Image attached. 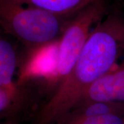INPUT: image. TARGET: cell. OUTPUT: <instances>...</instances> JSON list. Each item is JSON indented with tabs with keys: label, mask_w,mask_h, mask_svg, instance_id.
<instances>
[{
	"label": "cell",
	"mask_w": 124,
	"mask_h": 124,
	"mask_svg": "<svg viewBox=\"0 0 124 124\" xmlns=\"http://www.w3.org/2000/svg\"><path fill=\"white\" fill-rule=\"evenodd\" d=\"M124 54V10L118 6L90 32L70 73L37 112L34 124H57Z\"/></svg>",
	"instance_id": "6da1fadb"
},
{
	"label": "cell",
	"mask_w": 124,
	"mask_h": 124,
	"mask_svg": "<svg viewBox=\"0 0 124 124\" xmlns=\"http://www.w3.org/2000/svg\"><path fill=\"white\" fill-rule=\"evenodd\" d=\"M75 15H59L15 0H0L1 28L22 43L28 54L57 44Z\"/></svg>",
	"instance_id": "7a4b0ae2"
},
{
	"label": "cell",
	"mask_w": 124,
	"mask_h": 124,
	"mask_svg": "<svg viewBox=\"0 0 124 124\" xmlns=\"http://www.w3.org/2000/svg\"><path fill=\"white\" fill-rule=\"evenodd\" d=\"M110 0H100L88 6L70 20L57 44L53 70L48 84L53 93L70 73L90 32L110 10Z\"/></svg>",
	"instance_id": "3957f363"
},
{
	"label": "cell",
	"mask_w": 124,
	"mask_h": 124,
	"mask_svg": "<svg viewBox=\"0 0 124 124\" xmlns=\"http://www.w3.org/2000/svg\"><path fill=\"white\" fill-rule=\"evenodd\" d=\"M34 94L25 83L15 82L0 86V118L3 121L20 122L32 106Z\"/></svg>",
	"instance_id": "277c9868"
},
{
	"label": "cell",
	"mask_w": 124,
	"mask_h": 124,
	"mask_svg": "<svg viewBox=\"0 0 124 124\" xmlns=\"http://www.w3.org/2000/svg\"><path fill=\"white\" fill-rule=\"evenodd\" d=\"M86 101L124 103V62L116 65L90 86L77 103Z\"/></svg>",
	"instance_id": "5b68a950"
},
{
	"label": "cell",
	"mask_w": 124,
	"mask_h": 124,
	"mask_svg": "<svg viewBox=\"0 0 124 124\" xmlns=\"http://www.w3.org/2000/svg\"><path fill=\"white\" fill-rule=\"evenodd\" d=\"M124 112V103L110 101H86L76 104L62 119L76 120L93 116Z\"/></svg>",
	"instance_id": "8992f818"
},
{
	"label": "cell",
	"mask_w": 124,
	"mask_h": 124,
	"mask_svg": "<svg viewBox=\"0 0 124 124\" xmlns=\"http://www.w3.org/2000/svg\"><path fill=\"white\" fill-rule=\"evenodd\" d=\"M19 57L15 45L5 36L0 39V86L13 83Z\"/></svg>",
	"instance_id": "52a82bcc"
},
{
	"label": "cell",
	"mask_w": 124,
	"mask_h": 124,
	"mask_svg": "<svg viewBox=\"0 0 124 124\" xmlns=\"http://www.w3.org/2000/svg\"><path fill=\"white\" fill-rule=\"evenodd\" d=\"M62 15H75L88 6L100 0H15Z\"/></svg>",
	"instance_id": "ba28073f"
},
{
	"label": "cell",
	"mask_w": 124,
	"mask_h": 124,
	"mask_svg": "<svg viewBox=\"0 0 124 124\" xmlns=\"http://www.w3.org/2000/svg\"><path fill=\"white\" fill-rule=\"evenodd\" d=\"M57 124H124V112L76 120L62 119Z\"/></svg>",
	"instance_id": "9c48e42d"
},
{
	"label": "cell",
	"mask_w": 124,
	"mask_h": 124,
	"mask_svg": "<svg viewBox=\"0 0 124 124\" xmlns=\"http://www.w3.org/2000/svg\"><path fill=\"white\" fill-rule=\"evenodd\" d=\"M1 124H20L19 122L14 121H3Z\"/></svg>",
	"instance_id": "30bf717a"
}]
</instances>
